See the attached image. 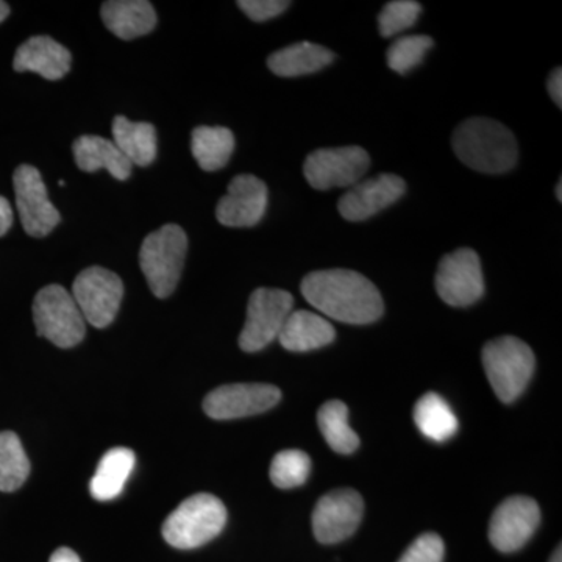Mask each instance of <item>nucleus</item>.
<instances>
[{
  "instance_id": "nucleus-19",
  "label": "nucleus",
  "mask_w": 562,
  "mask_h": 562,
  "mask_svg": "<svg viewBox=\"0 0 562 562\" xmlns=\"http://www.w3.org/2000/svg\"><path fill=\"white\" fill-rule=\"evenodd\" d=\"M336 330L331 322L321 314L295 310L281 328L279 341L290 351H310L321 349L335 341Z\"/></svg>"
},
{
  "instance_id": "nucleus-10",
  "label": "nucleus",
  "mask_w": 562,
  "mask_h": 562,
  "mask_svg": "<svg viewBox=\"0 0 562 562\" xmlns=\"http://www.w3.org/2000/svg\"><path fill=\"white\" fill-rule=\"evenodd\" d=\"M436 291L447 305L471 306L484 294V277L479 254L462 247L442 257L436 271Z\"/></svg>"
},
{
  "instance_id": "nucleus-25",
  "label": "nucleus",
  "mask_w": 562,
  "mask_h": 562,
  "mask_svg": "<svg viewBox=\"0 0 562 562\" xmlns=\"http://www.w3.org/2000/svg\"><path fill=\"white\" fill-rule=\"evenodd\" d=\"M414 422L422 435L435 442L449 441L458 431L457 416L449 403L436 392H428L417 401L414 406Z\"/></svg>"
},
{
  "instance_id": "nucleus-3",
  "label": "nucleus",
  "mask_w": 562,
  "mask_h": 562,
  "mask_svg": "<svg viewBox=\"0 0 562 562\" xmlns=\"http://www.w3.org/2000/svg\"><path fill=\"white\" fill-rule=\"evenodd\" d=\"M187 251V233L176 224L162 225L144 239L139 250L140 271L158 299L169 297L176 291Z\"/></svg>"
},
{
  "instance_id": "nucleus-35",
  "label": "nucleus",
  "mask_w": 562,
  "mask_h": 562,
  "mask_svg": "<svg viewBox=\"0 0 562 562\" xmlns=\"http://www.w3.org/2000/svg\"><path fill=\"white\" fill-rule=\"evenodd\" d=\"M49 562H80V558L72 550L61 547V549L52 554Z\"/></svg>"
},
{
  "instance_id": "nucleus-15",
  "label": "nucleus",
  "mask_w": 562,
  "mask_h": 562,
  "mask_svg": "<svg viewBox=\"0 0 562 562\" xmlns=\"http://www.w3.org/2000/svg\"><path fill=\"white\" fill-rule=\"evenodd\" d=\"M406 192V183L395 173H380L369 180L358 181L339 199V214L346 221L371 220L380 211L394 205Z\"/></svg>"
},
{
  "instance_id": "nucleus-6",
  "label": "nucleus",
  "mask_w": 562,
  "mask_h": 562,
  "mask_svg": "<svg viewBox=\"0 0 562 562\" xmlns=\"http://www.w3.org/2000/svg\"><path fill=\"white\" fill-rule=\"evenodd\" d=\"M33 321L38 335L61 349L77 346L87 333L79 306L60 284H49L36 294Z\"/></svg>"
},
{
  "instance_id": "nucleus-29",
  "label": "nucleus",
  "mask_w": 562,
  "mask_h": 562,
  "mask_svg": "<svg viewBox=\"0 0 562 562\" xmlns=\"http://www.w3.org/2000/svg\"><path fill=\"white\" fill-rule=\"evenodd\" d=\"M432 40L427 35H408L395 41L387 49V66L401 76H406L409 70L424 61L425 55L432 47Z\"/></svg>"
},
{
  "instance_id": "nucleus-12",
  "label": "nucleus",
  "mask_w": 562,
  "mask_h": 562,
  "mask_svg": "<svg viewBox=\"0 0 562 562\" xmlns=\"http://www.w3.org/2000/svg\"><path fill=\"white\" fill-rule=\"evenodd\" d=\"M280 398L281 391L272 384H225L206 395L203 409L211 419H239V417L269 412L280 402Z\"/></svg>"
},
{
  "instance_id": "nucleus-38",
  "label": "nucleus",
  "mask_w": 562,
  "mask_h": 562,
  "mask_svg": "<svg viewBox=\"0 0 562 562\" xmlns=\"http://www.w3.org/2000/svg\"><path fill=\"white\" fill-rule=\"evenodd\" d=\"M562 180L558 181V187H557V198H558V201L562 202Z\"/></svg>"
},
{
  "instance_id": "nucleus-32",
  "label": "nucleus",
  "mask_w": 562,
  "mask_h": 562,
  "mask_svg": "<svg viewBox=\"0 0 562 562\" xmlns=\"http://www.w3.org/2000/svg\"><path fill=\"white\" fill-rule=\"evenodd\" d=\"M286 0H239L238 7L255 22H265L288 10Z\"/></svg>"
},
{
  "instance_id": "nucleus-8",
  "label": "nucleus",
  "mask_w": 562,
  "mask_h": 562,
  "mask_svg": "<svg viewBox=\"0 0 562 562\" xmlns=\"http://www.w3.org/2000/svg\"><path fill=\"white\" fill-rule=\"evenodd\" d=\"M371 168V157L360 146L331 147L310 154L303 176L317 191L347 188L361 181Z\"/></svg>"
},
{
  "instance_id": "nucleus-18",
  "label": "nucleus",
  "mask_w": 562,
  "mask_h": 562,
  "mask_svg": "<svg viewBox=\"0 0 562 562\" xmlns=\"http://www.w3.org/2000/svg\"><path fill=\"white\" fill-rule=\"evenodd\" d=\"M101 14L106 29L121 40L139 38L157 25V13L147 0H110Z\"/></svg>"
},
{
  "instance_id": "nucleus-9",
  "label": "nucleus",
  "mask_w": 562,
  "mask_h": 562,
  "mask_svg": "<svg viewBox=\"0 0 562 562\" xmlns=\"http://www.w3.org/2000/svg\"><path fill=\"white\" fill-rule=\"evenodd\" d=\"M72 297L85 322L95 328H105L120 312L124 283L116 273L94 266L85 269L74 281Z\"/></svg>"
},
{
  "instance_id": "nucleus-2",
  "label": "nucleus",
  "mask_w": 562,
  "mask_h": 562,
  "mask_svg": "<svg viewBox=\"0 0 562 562\" xmlns=\"http://www.w3.org/2000/svg\"><path fill=\"white\" fill-rule=\"evenodd\" d=\"M454 155L468 168L482 173L512 171L519 158L513 132L498 121L471 117L461 122L453 133Z\"/></svg>"
},
{
  "instance_id": "nucleus-33",
  "label": "nucleus",
  "mask_w": 562,
  "mask_h": 562,
  "mask_svg": "<svg viewBox=\"0 0 562 562\" xmlns=\"http://www.w3.org/2000/svg\"><path fill=\"white\" fill-rule=\"evenodd\" d=\"M547 90L550 92V98L552 101L557 103L558 109H561L562 105V70L561 68H557L552 70V74L549 76V80H547Z\"/></svg>"
},
{
  "instance_id": "nucleus-37",
  "label": "nucleus",
  "mask_w": 562,
  "mask_h": 562,
  "mask_svg": "<svg viewBox=\"0 0 562 562\" xmlns=\"http://www.w3.org/2000/svg\"><path fill=\"white\" fill-rule=\"evenodd\" d=\"M550 562H562L561 547H558L557 552L550 558Z\"/></svg>"
},
{
  "instance_id": "nucleus-27",
  "label": "nucleus",
  "mask_w": 562,
  "mask_h": 562,
  "mask_svg": "<svg viewBox=\"0 0 562 562\" xmlns=\"http://www.w3.org/2000/svg\"><path fill=\"white\" fill-rule=\"evenodd\" d=\"M31 473V461L14 432H0V491L20 490Z\"/></svg>"
},
{
  "instance_id": "nucleus-23",
  "label": "nucleus",
  "mask_w": 562,
  "mask_h": 562,
  "mask_svg": "<svg viewBox=\"0 0 562 562\" xmlns=\"http://www.w3.org/2000/svg\"><path fill=\"white\" fill-rule=\"evenodd\" d=\"M135 453L125 447H116L103 454L91 480L92 497L101 502L116 498L124 491L125 483L135 469Z\"/></svg>"
},
{
  "instance_id": "nucleus-16",
  "label": "nucleus",
  "mask_w": 562,
  "mask_h": 562,
  "mask_svg": "<svg viewBox=\"0 0 562 562\" xmlns=\"http://www.w3.org/2000/svg\"><path fill=\"white\" fill-rule=\"evenodd\" d=\"M268 187L250 173H241L228 184L227 194L216 206L220 224L232 228L255 227L268 209Z\"/></svg>"
},
{
  "instance_id": "nucleus-36",
  "label": "nucleus",
  "mask_w": 562,
  "mask_h": 562,
  "mask_svg": "<svg viewBox=\"0 0 562 562\" xmlns=\"http://www.w3.org/2000/svg\"><path fill=\"white\" fill-rule=\"evenodd\" d=\"M9 14H10L9 3L2 2V0H0V24H2V22L5 21L7 18H9Z\"/></svg>"
},
{
  "instance_id": "nucleus-17",
  "label": "nucleus",
  "mask_w": 562,
  "mask_h": 562,
  "mask_svg": "<svg viewBox=\"0 0 562 562\" xmlns=\"http://www.w3.org/2000/svg\"><path fill=\"white\" fill-rule=\"evenodd\" d=\"M70 52L50 36L41 35L21 44L14 55L13 68L18 72L40 74L46 80H60L69 72Z\"/></svg>"
},
{
  "instance_id": "nucleus-14",
  "label": "nucleus",
  "mask_w": 562,
  "mask_h": 562,
  "mask_svg": "<svg viewBox=\"0 0 562 562\" xmlns=\"http://www.w3.org/2000/svg\"><path fill=\"white\" fill-rule=\"evenodd\" d=\"M364 513V502L353 490L328 492L313 513V531L322 543H338L357 531Z\"/></svg>"
},
{
  "instance_id": "nucleus-13",
  "label": "nucleus",
  "mask_w": 562,
  "mask_h": 562,
  "mask_svg": "<svg viewBox=\"0 0 562 562\" xmlns=\"http://www.w3.org/2000/svg\"><path fill=\"white\" fill-rule=\"evenodd\" d=\"M541 522L538 503L525 495H514L492 514L490 541L498 552L513 553L530 541Z\"/></svg>"
},
{
  "instance_id": "nucleus-31",
  "label": "nucleus",
  "mask_w": 562,
  "mask_h": 562,
  "mask_svg": "<svg viewBox=\"0 0 562 562\" xmlns=\"http://www.w3.org/2000/svg\"><path fill=\"white\" fill-rule=\"evenodd\" d=\"M443 554H446V546L441 536L436 532H425L406 549L398 562H442Z\"/></svg>"
},
{
  "instance_id": "nucleus-7",
  "label": "nucleus",
  "mask_w": 562,
  "mask_h": 562,
  "mask_svg": "<svg viewBox=\"0 0 562 562\" xmlns=\"http://www.w3.org/2000/svg\"><path fill=\"white\" fill-rule=\"evenodd\" d=\"M294 312V297L288 291L260 288L251 292L239 347L247 353L260 351L279 338L288 316Z\"/></svg>"
},
{
  "instance_id": "nucleus-22",
  "label": "nucleus",
  "mask_w": 562,
  "mask_h": 562,
  "mask_svg": "<svg viewBox=\"0 0 562 562\" xmlns=\"http://www.w3.org/2000/svg\"><path fill=\"white\" fill-rule=\"evenodd\" d=\"M113 143L132 165L140 168H146L157 157V131L149 122L114 117Z\"/></svg>"
},
{
  "instance_id": "nucleus-21",
  "label": "nucleus",
  "mask_w": 562,
  "mask_h": 562,
  "mask_svg": "<svg viewBox=\"0 0 562 562\" xmlns=\"http://www.w3.org/2000/svg\"><path fill=\"white\" fill-rule=\"evenodd\" d=\"M335 60V54L321 44L303 43L291 44L283 49L273 52L268 58L269 69L279 77H301L319 72L325 66Z\"/></svg>"
},
{
  "instance_id": "nucleus-1",
  "label": "nucleus",
  "mask_w": 562,
  "mask_h": 562,
  "mask_svg": "<svg viewBox=\"0 0 562 562\" xmlns=\"http://www.w3.org/2000/svg\"><path fill=\"white\" fill-rule=\"evenodd\" d=\"M301 290L310 305L333 321L368 325L383 316V297L375 284L350 269L308 273Z\"/></svg>"
},
{
  "instance_id": "nucleus-30",
  "label": "nucleus",
  "mask_w": 562,
  "mask_h": 562,
  "mask_svg": "<svg viewBox=\"0 0 562 562\" xmlns=\"http://www.w3.org/2000/svg\"><path fill=\"white\" fill-rule=\"evenodd\" d=\"M422 5L414 0H392L386 3L379 16L380 33L384 38L397 35L406 29H412L419 20Z\"/></svg>"
},
{
  "instance_id": "nucleus-20",
  "label": "nucleus",
  "mask_w": 562,
  "mask_h": 562,
  "mask_svg": "<svg viewBox=\"0 0 562 562\" xmlns=\"http://www.w3.org/2000/svg\"><path fill=\"white\" fill-rule=\"evenodd\" d=\"M76 165L81 171L95 172L105 169L116 180H127L131 177L133 165L113 140L102 136L83 135L76 139L72 146Z\"/></svg>"
},
{
  "instance_id": "nucleus-4",
  "label": "nucleus",
  "mask_w": 562,
  "mask_h": 562,
  "mask_svg": "<svg viewBox=\"0 0 562 562\" xmlns=\"http://www.w3.org/2000/svg\"><path fill=\"white\" fill-rule=\"evenodd\" d=\"M227 524V509L211 494L187 498L162 525V538L180 550L198 549L213 541Z\"/></svg>"
},
{
  "instance_id": "nucleus-28",
  "label": "nucleus",
  "mask_w": 562,
  "mask_h": 562,
  "mask_svg": "<svg viewBox=\"0 0 562 562\" xmlns=\"http://www.w3.org/2000/svg\"><path fill=\"white\" fill-rule=\"evenodd\" d=\"M312 460L302 450H283L277 453L271 464L272 483L280 490L302 486L308 480Z\"/></svg>"
},
{
  "instance_id": "nucleus-26",
  "label": "nucleus",
  "mask_w": 562,
  "mask_h": 562,
  "mask_svg": "<svg viewBox=\"0 0 562 562\" xmlns=\"http://www.w3.org/2000/svg\"><path fill=\"white\" fill-rule=\"evenodd\" d=\"M317 425L325 441L336 453L350 454L360 447V438L349 425V408L346 403H324L317 412Z\"/></svg>"
},
{
  "instance_id": "nucleus-34",
  "label": "nucleus",
  "mask_w": 562,
  "mask_h": 562,
  "mask_svg": "<svg viewBox=\"0 0 562 562\" xmlns=\"http://www.w3.org/2000/svg\"><path fill=\"white\" fill-rule=\"evenodd\" d=\"M13 225V210L10 202L0 195V236L5 235Z\"/></svg>"
},
{
  "instance_id": "nucleus-5",
  "label": "nucleus",
  "mask_w": 562,
  "mask_h": 562,
  "mask_svg": "<svg viewBox=\"0 0 562 562\" xmlns=\"http://www.w3.org/2000/svg\"><path fill=\"white\" fill-rule=\"evenodd\" d=\"M482 360L492 390L503 403L522 395L535 372L531 347L516 336H502L484 346Z\"/></svg>"
},
{
  "instance_id": "nucleus-11",
  "label": "nucleus",
  "mask_w": 562,
  "mask_h": 562,
  "mask_svg": "<svg viewBox=\"0 0 562 562\" xmlns=\"http://www.w3.org/2000/svg\"><path fill=\"white\" fill-rule=\"evenodd\" d=\"M14 192L16 206L25 233L33 238H44L58 224L61 216L49 201L47 188L38 169L22 165L14 171Z\"/></svg>"
},
{
  "instance_id": "nucleus-24",
  "label": "nucleus",
  "mask_w": 562,
  "mask_h": 562,
  "mask_svg": "<svg viewBox=\"0 0 562 562\" xmlns=\"http://www.w3.org/2000/svg\"><path fill=\"white\" fill-rule=\"evenodd\" d=\"M191 150L203 171H220L231 161L235 136L228 128L202 125L192 132Z\"/></svg>"
}]
</instances>
